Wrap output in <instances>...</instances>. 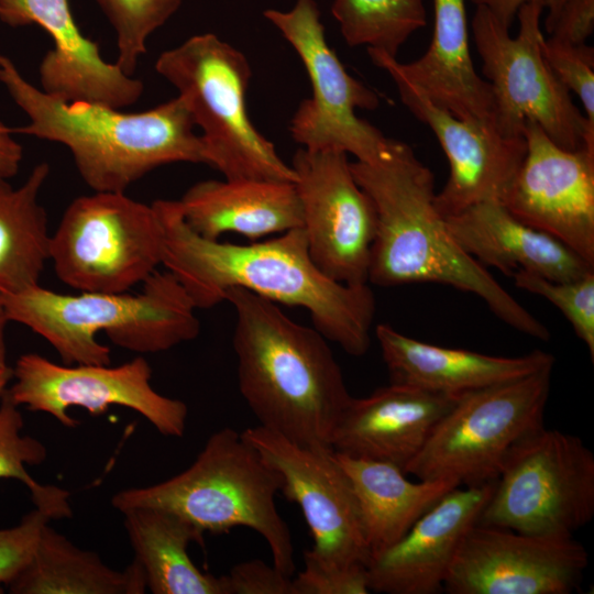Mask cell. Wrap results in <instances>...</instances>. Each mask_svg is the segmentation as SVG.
<instances>
[{
	"label": "cell",
	"instance_id": "6da1fadb",
	"mask_svg": "<svg viewBox=\"0 0 594 594\" xmlns=\"http://www.w3.org/2000/svg\"><path fill=\"white\" fill-rule=\"evenodd\" d=\"M164 229L162 265L185 288L197 309L224 301L241 287L276 304L307 309L315 329L348 354L371 345L375 298L367 284L327 277L312 262L302 228L251 244L208 240L186 223L178 200L153 201Z\"/></svg>",
	"mask_w": 594,
	"mask_h": 594
},
{
	"label": "cell",
	"instance_id": "7a4b0ae2",
	"mask_svg": "<svg viewBox=\"0 0 594 594\" xmlns=\"http://www.w3.org/2000/svg\"><path fill=\"white\" fill-rule=\"evenodd\" d=\"M350 167L376 210L369 283L451 286L481 298L515 330L541 341L550 339L549 329L457 242L436 207L433 173L407 143L396 140L382 160L350 162Z\"/></svg>",
	"mask_w": 594,
	"mask_h": 594
},
{
	"label": "cell",
	"instance_id": "3957f363",
	"mask_svg": "<svg viewBox=\"0 0 594 594\" xmlns=\"http://www.w3.org/2000/svg\"><path fill=\"white\" fill-rule=\"evenodd\" d=\"M224 300L235 312L239 388L260 426L302 447L332 449L352 396L328 340L244 288L228 289Z\"/></svg>",
	"mask_w": 594,
	"mask_h": 594
},
{
	"label": "cell",
	"instance_id": "277c9868",
	"mask_svg": "<svg viewBox=\"0 0 594 594\" xmlns=\"http://www.w3.org/2000/svg\"><path fill=\"white\" fill-rule=\"evenodd\" d=\"M0 82L29 118L28 124L12 131L66 146L94 191L125 193L163 165L207 164L201 136L179 96L141 112L66 102L28 81L1 54Z\"/></svg>",
	"mask_w": 594,
	"mask_h": 594
},
{
	"label": "cell",
	"instance_id": "5b68a950",
	"mask_svg": "<svg viewBox=\"0 0 594 594\" xmlns=\"http://www.w3.org/2000/svg\"><path fill=\"white\" fill-rule=\"evenodd\" d=\"M9 321L45 339L66 365L110 364V341L136 353H158L191 341L200 321L189 295L168 271L154 272L138 294H59L36 285L1 296Z\"/></svg>",
	"mask_w": 594,
	"mask_h": 594
},
{
	"label": "cell",
	"instance_id": "8992f818",
	"mask_svg": "<svg viewBox=\"0 0 594 594\" xmlns=\"http://www.w3.org/2000/svg\"><path fill=\"white\" fill-rule=\"evenodd\" d=\"M280 486L279 473L241 432L224 427L208 438L185 471L161 483L119 491L111 505L120 513L143 507L164 509L204 534L250 528L266 540L273 564L292 576V535L275 504Z\"/></svg>",
	"mask_w": 594,
	"mask_h": 594
},
{
	"label": "cell",
	"instance_id": "52a82bcc",
	"mask_svg": "<svg viewBox=\"0 0 594 594\" xmlns=\"http://www.w3.org/2000/svg\"><path fill=\"white\" fill-rule=\"evenodd\" d=\"M155 70L173 85L202 131L207 165L226 179L296 182V173L252 123L246 56L213 33L188 37L164 51Z\"/></svg>",
	"mask_w": 594,
	"mask_h": 594
},
{
	"label": "cell",
	"instance_id": "ba28073f",
	"mask_svg": "<svg viewBox=\"0 0 594 594\" xmlns=\"http://www.w3.org/2000/svg\"><path fill=\"white\" fill-rule=\"evenodd\" d=\"M542 10L537 3L521 6L513 37L491 11L475 7L471 28L493 91L494 122L504 134L522 135L524 123L534 121L560 147L594 154V129L543 56Z\"/></svg>",
	"mask_w": 594,
	"mask_h": 594
},
{
	"label": "cell",
	"instance_id": "9c48e42d",
	"mask_svg": "<svg viewBox=\"0 0 594 594\" xmlns=\"http://www.w3.org/2000/svg\"><path fill=\"white\" fill-rule=\"evenodd\" d=\"M48 254L58 279L78 292L129 293L162 265L164 229L153 202L94 191L67 206Z\"/></svg>",
	"mask_w": 594,
	"mask_h": 594
},
{
	"label": "cell",
	"instance_id": "30bf717a",
	"mask_svg": "<svg viewBox=\"0 0 594 594\" xmlns=\"http://www.w3.org/2000/svg\"><path fill=\"white\" fill-rule=\"evenodd\" d=\"M552 370L461 394L405 473L466 486L495 481L510 450L543 426Z\"/></svg>",
	"mask_w": 594,
	"mask_h": 594
},
{
	"label": "cell",
	"instance_id": "8fae6325",
	"mask_svg": "<svg viewBox=\"0 0 594 594\" xmlns=\"http://www.w3.org/2000/svg\"><path fill=\"white\" fill-rule=\"evenodd\" d=\"M593 516V452L581 438L542 426L506 457L477 524L573 537Z\"/></svg>",
	"mask_w": 594,
	"mask_h": 594
},
{
	"label": "cell",
	"instance_id": "7c38bea8",
	"mask_svg": "<svg viewBox=\"0 0 594 594\" xmlns=\"http://www.w3.org/2000/svg\"><path fill=\"white\" fill-rule=\"evenodd\" d=\"M263 15L282 33L301 59L311 85V97L295 111L289 132L309 151H340L356 161L375 163L396 140L355 114L375 110L378 95L352 77L329 46L315 0H297L288 11L267 9Z\"/></svg>",
	"mask_w": 594,
	"mask_h": 594
},
{
	"label": "cell",
	"instance_id": "4fadbf2b",
	"mask_svg": "<svg viewBox=\"0 0 594 594\" xmlns=\"http://www.w3.org/2000/svg\"><path fill=\"white\" fill-rule=\"evenodd\" d=\"M282 477L280 492L305 517L314 546L305 569L320 572L366 566V544L352 484L333 449L302 447L262 426L241 432Z\"/></svg>",
	"mask_w": 594,
	"mask_h": 594
},
{
	"label": "cell",
	"instance_id": "5bb4252c",
	"mask_svg": "<svg viewBox=\"0 0 594 594\" xmlns=\"http://www.w3.org/2000/svg\"><path fill=\"white\" fill-rule=\"evenodd\" d=\"M12 370L13 383L8 387L11 399L31 411L53 416L65 427L79 424L68 415L70 407L97 416L110 406H122L139 413L163 436H184L186 404L152 387V369L143 356L118 366L61 365L37 353H25Z\"/></svg>",
	"mask_w": 594,
	"mask_h": 594
},
{
	"label": "cell",
	"instance_id": "9a60e30c",
	"mask_svg": "<svg viewBox=\"0 0 594 594\" xmlns=\"http://www.w3.org/2000/svg\"><path fill=\"white\" fill-rule=\"evenodd\" d=\"M292 167L312 262L334 282L369 284L376 210L356 183L348 154L299 147Z\"/></svg>",
	"mask_w": 594,
	"mask_h": 594
},
{
	"label": "cell",
	"instance_id": "2e32d148",
	"mask_svg": "<svg viewBox=\"0 0 594 594\" xmlns=\"http://www.w3.org/2000/svg\"><path fill=\"white\" fill-rule=\"evenodd\" d=\"M373 64L395 82L402 102L435 133L449 163V177L435 204L444 217L483 201H501L526 154L524 135L504 134L493 120H466L432 102L394 65V58L367 48Z\"/></svg>",
	"mask_w": 594,
	"mask_h": 594
},
{
	"label": "cell",
	"instance_id": "e0dca14e",
	"mask_svg": "<svg viewBox=\"0 0 594 594\" xmlns=\"http://www.w3.org/2000/svg\"><path fill=\"white\" fill-rule=\"evenodd\" d=\"M588 564L569 536H543L476 524L463 539L443 590L450 594H569Z\"/></svg>",
	"mask_w": 594,
	"mask_h": 594
},
{
	"label": "cell",
	"instance_id": "ac0fdd59",
	"mask_svg": "<svg viewBox=\"0 0 594 594\" xmlns=\"http://www.w3.org/2000/svg\"><path fill=\"white\" fill-rule=\"evenodd\" d=\"M522 135L526 154L502 204L594 266V154L560 147L534 121Z\"/></svg>",
	"mask_w": 594,
	"mask_h": 594
},
{
	"label": "cell",
	"instance_id": "d6986e66",
	"mask_svg": "<svg viewBox=\"0 0 594 594\" xmlns=\"http://www.w3.org/2000/svg\"><path fill=\"white\" fill-rule=\"evenodd\" d=\"M0 21L14 28L36 24L53 41L38 66L47 95L123 109L143 94L140 79L106 62L98 43L81 33L68 0H0Z\"/></svg>",
	"mask_w": 594,
	"mask_h": 594
},
{
	"label": "cell",
	"instance_id": "ffe728a7",
	"mask_svg": "<svg viewBox=\"0 0 594 594\" xmlns=\"http://www.w3.org/2000/svg\"><path fill=\"white\" fill-rule=\"evenodd\" d=\"M494 482L452 488L397 542L371 557L366 564L370 590L386 594L443 590L455 554L477 524Z\"/></svg>",
	"mask_w": 594,
	"mask_h": 594
},
{
	"label": "cell",
	"instance_id": "44dd1931",
	"mask_svg": "<svg viewBox=\"0 0 594 594\" xmlns=\"http://www.w3.org/2000/svg\"><path fill=\"white\" fill-rule=\"evenodd\" d=\"M460 395L391 383L366 397H352L331 447L338 453L391 463L405 472Z\"/></svg>",
	"mask_w": 594,
	"mask_h": 594
},
{
	"label": "cell",
	"instance_id": "7402d4cb",
	"mask_svg": "<svg viewBox=\"0 0 594 594\" xmlns=\"http://www.w3.org/2000/svg\"><path fill=\"white\" fill-rule=\"evenodd\" d=\"M446 220L470 256L508 276L524 271L568 282L594 272V266L562 242L515 218L501 201L476 204Z\"/></svg>",
	"mask_w": 594,
	"mask_h": 594
},
{
	"label": "cell",
	"instance_id": "603a6c76",
	"mask_svg": "<svg viewBox=\"0 0 594 594\" xmlns=\"http://www.w3.org/2000/svg\"><path fill=\"white\" fill-rule=\"evenodd\" d=\"M375 336L391 383L433 392L462 394L522 377L554 365V356L536 350L522 356H494L430 344L405 336L387 323Z\"/></svg>",
	"mask_w": 594,
	"mask_h": 594
},
{
	"label": "cell",
	"instance_id": "cb8c5ba5",
	"mask_svg": "<svg viewBox=\"0 0 594 594\" xmlns=\"http://www.w3.org/2000/svg\"><path fill=\"white\" fill-rule=\"evenodd\" d=\"M189 228L208 240L228 232L249 239L301 228L302 212L294 183L257 179H207L178 200Z\"/></svg>",
	"mask_w": 594,
	"mask_h": 594
},
{
	"label": "cell",
	"instance_id": "d4e9b609",
	"mask_svg": "<svg viewBox=\"0 0 594 594\" xmlns=\"http://www.w3.org/2000/svg\"><path fill=\"white\" fill-rule=\"evenodd\" d=\"M435 24L426 53L396 68L432 102L457 118L493 120L490 84L474 68L464 0H433Z\"/></svg>",
	"mask_w": 594,
	"mask_h": 594
},
{
	"label": "cell",
	"instance_id": "484cf974",
	"mask_svg": "<svg viewBox=\"0 0 594 594\" xmlns=\"http://www.w3.org/2000/svg\"><path fill=\"white\" fill-rule=\"evenodd\" d=\"M336 457L352 484L370 558L397 542L444 494L460 486L452 480L415 483L394 464L338 452Z\"/></svg>",
	"mask_w": 594,
	"mask_h": 594
},
{
	"label": "cell",
	"instance_id": "4316f807",
	"mask_svg": "<svg viewBox=\"0 0 594 594\" xmlns=\"http://www.w3.org/2000/svg\"><path fill=\"white\" fill-rule=\"evenodd\" d=\"M122 514L134 560L152 593L228 594L224 575L205 573L191 561L189 543H204V532L191 522L158 508H133Z\"/></svg>",
	"mask_w": 594,
	"mask_h": 594
},
{
	"label": "cell",
	"instance_id": "83f0119b",
	"mask_svg": "<svg viewBox=\"0 0 594 594\" xmlns=\"http://www.w3.org/2000/svg\"><path fill=\"white\" fill-rule=\"evenodd\" d=\"M8 590L13 594H143L147 587L134 559L123 570L112 569L96 552L78 548L47 522L32 558Z\"/></svg>",
	"mask_w": 594,
	"mask_h": 594
},
{
	"label": "cell",
	"instance_id": "f1b7e54d",
	"mask_svg": "<svg viewBox=\"0 0 594 594\" xmlns=\"http://www.w3.org/2000/svg\"><path fill=\"white\" fill-rule=\"evenodd\" d=\"M48 175L42 162L19 187L0 178V297L40 285L51 233L38 196Z\"/></svg>",
	"mask_w": 594,
	"mask_h": 594
},
{
	"label": "cell",
	"instance_id": "f546056e",
	"mask_svg": "<svg viewBox=\"0 0 594 594\" xmlns=\"http://www.w3.org/2000/svg\"><path fill=\"white\" fill-rule=\"evenodd\" d=\"M331 14L349 46L366 45L392 57L427 24L424 0H333Z\"/></svg>",
	"mask_w": 594,
	"mask_h": 594
},
{
	"label": "cell",
	"instance_id": "4dcf8cb0",
	"mask_svg": "<svg viewBox=\"0 0 594 594\" xmlns=\"http://www.w3.org/2000/svg\"><path fill=\"white\" fill-rule=\"evenodd\" d=\"M6 389L0 403V479L22 482L30 492L35 508L52 519L70 518L69 493L54 485L36 482L28 465H38L47 457L46 447L37 439L22 435L23 416Z\"/></svg>",
	"mask_w": 594,
	"mask_h": 594
},
{
	"label": "cell",
	"instance_id": "1f68e13d",
	"mask_svg": "<svg viewBox=\"0 0 594 594\" xmlns=\"http://www.w3.org/2000/svg\"><path fill=\"white\" fill-rule=\"evenodd\" d=\"M116 33V64L134 76L148 37L179 9L183 0H96Z\"/></svg>",
	"mask_w": 594,
	"mask_h": 594
},
{
	"label": "cell",
	"instance_id": "d6a6232c",
	"mask_svg": "<svg viewBox=\"0 0 594 594\" xmlns=\"http://www.w3.org/2000/svg\"><path fill=\"white\" fill-rule=\"evenodd\" d=\"M515 285L541 296L556 306L586 345L594 360V272L568 282L550 280L542 276L518 271L513 274Z\"/></svg>",
	"mask_w": 594,
	"mask_h": 594
},
{
	"label": "cell",
	"instance_id": "836d02e7",
	"mask_svg": "<svg viewBox=\"0 0 594 594\" xmlns=\"http://www.w3.org/2000/svg\"><path fill=\"white\" fill-rule=\"evenodd\" d=\"M542 53L550 68L584 109L587 124L594 129V48L543 38Z\"/></svg>",
	"mask_w": 594,
	"mask_h": 594
},
{
	"label": "cell",
	"instance_id": "e575fe53",
	"mask_svg": "<svg viewBox=\"0 0 594 594\" xmlns=\"http://www.w3.org/2000/svg\"><path fill=\"white\" fill-rule=\"evenodd\" d=\"M51 520L48 514L34 508L18 525L0 529V590L2 584L8 585L28 564L42 528Z\"/></svg>",
	"mask_w": 594,
	"mask_h": 594
},
{
	"label": "cell",
	"instance_id": "d590c367",
	"mask_svg": "<svg viewBox=\"0 0 594 594\" xmlns=\"http://www.w3.org/2000/svg\"><path fill=\"white\" fill-rule=\"evenodd\" d=\"M224 578L228 594H294L289 575L257 559L234 565Z\"/></svg>",
	"mask_w": 594,
	"mask_h": 594
},
{
	"label": "cell",
	"instance_id": "8d00e7d4",
	"mask_svg": "<svg viewBox=\"0 0 594 594\" xmlns=\"http://www.w3.org/2000/svg\"><path fill=\"white\" fill-rule=\"evenodd\" d=\"M294 594H367L366 566L320 572L304 569L292 579Z\"/></svg>",
	"mask_w": 594,
	"mask_h": 594
},
{
	"label": "cell",
	"instance_id": "74e56055",
	"mask_svg": "<svg viewBox=\"0 0 594 594\" xmlns=\"http://www.w3.org/2000/svg\"><path fill=\"white\" fill-rule=\"evenodd\" d=\"M546 30L556 41L585 44L594 31V0H566L557 15L546 21Z\"/></svg>",
	"mask_w": 594,
	"mask_h": 594
},
{
	"label": "cell",
	"instance_id": "f35d334b",
	"mask_svg": "<svg viewBox=\"0 0 594 594\" xmlns=\"http://www.w3.org/2000/svg\"><path fill=\"white\" fill-rule=\"evenodd\" d=\"M566 0H472L475 7H484L506 28L510 29L519 8L526 3H537L548 9L546 21L552 20Z\"/></svg>",
	"mask_w": 594,
	"mask_h": 594
},
{
	"label": "cell",
	"instance_id": "ab89813d",
	"mask_svg": "<svg viewBox=\"0 0 594 594\" xmlns=\"http://www.w3.org/2000/svg\"><path fill=\"white\" fill-rule=\"evenodd\" d=\"M14 132L0 120V178L15 176L23 158V147L13 136Z\"/></svg>",
	"mask_w": 594,
	"mask_h": 594
},
{
	"label": "cell",
	"instance_id": "60d3db41",
	"mask_svg": "<svg viewBox=\"0 0 594 594\" xmlns=\"http://www.w3.org/2000/svg\"><path fill=\"white\" fill-rule=\"evenodd\" d=\"M9 322L10 321L7 317L3 305L0 300V369L8 366V350H7L6 332H7V326Z\"/></svg>",
	"mask_w": 594,
	"mask_h": 594
},
{
	"label": "cell",
	"instance_id": "b9f144b4",
	"mask_svg": "<svg viewBox=\"0 0 594 594\" xmlns=\"http://www.w3.org/2000/svg\"><path fill=\"white\" fill-rule=\"evenodd\" d=\"M13 377V370L11 366H6L3 369H0V403L2 399V396L8 388V385L12 381Z\"/></svg>",
	"mask_w": 594,
	"mask_h": 594
}]
</instances>
